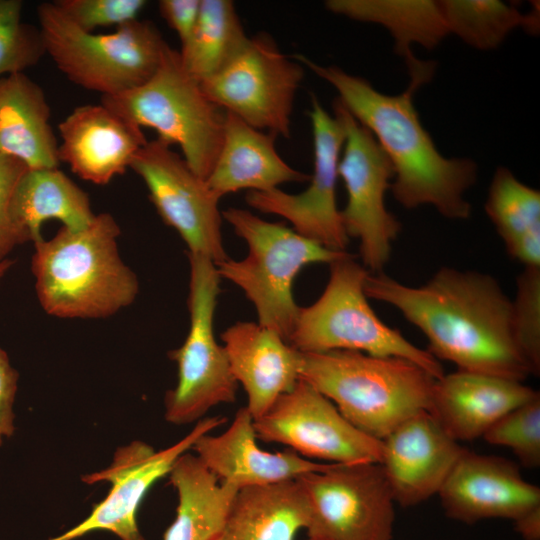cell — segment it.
Here are the masks:
<instances>
[{
  "instance_id": "6da1fadb",
  "label": "cell",
  "mask_w": 540,
  "mask_h": 540,
  "mask_svg": "<svg viewBox=\"0 0 540 540\" xmlns=\"http://www.w3.org/2000/svg\"><path fill=\"white\" fill-rule=\"evenodd\" d=\"M364 288L368 298L391 305L417 327L438 361L520 382L532 375L515 341L512 300L494 276L442 267L413 287L369 273Z\"/></svg>"
},
{
  "instance_id": "7a4b0ae2",
  "label": "cell",
  "mask_w": 540,
  "mask_h": 540,
  "mask_svg": "<svg viewBox=\"0 0 540 540\" xmlns=\"http://www.w3.org/2000/svg\"><path fill=\"white\" fill-rule=\"evenodd\" d=\"M293 58L334 87L337 99L373 134L394 168L390 190L396 201L406 209L432 206L451 220L470 217L465 194L477 180V164L439 152L414 106L417 87L409 84L404 92L388 95L338 66H324L302 54Z\"/></svg>"
},
{
  "instance_id": "3957f363",
  "label": "cell",
  "mask_w": 540,
  "mask_h": 540,
  "mask_svg": "<svg viewBox=\"0 0 540 540\" xmlns=\"http://www.w3.org/2000/svg\"><path fill=\"white\" fill-rule=\"evenodd\" d=\"M120 226L107 212L82 230L63 226L34 242L31 268L43 310L57 318L100 319L131 305L136 274L120 257Z\"/></svg>"
},
{
  "instance_id": "277c9868",
  "label": "cell",
  "mask_w": 540,
  "mask_h": 540,
  "mask_svg": "<svg viewBox=\"0 0 540 540\" xmlns=\"http://www.w3.org/2000/svg\"><path fill=\"white\" fill-rule=\"evenodd\" d=\"M299 379L330 399L356 428L379 440L428 411L436 380L409 360L349 350L300 352Z\"/></svg>"
},
{
  "instance_id": "5b68a950",
  "label": "cell",
  "mask_w": 540,
  "mask_h": 540,
  "mask_svg": "<svg viewBox=\"0 0 540 540\" xmlns=\"http://www.w3.org/2000/svg\"><path fill=\"white\" fill-rule=\"evenodd\" d=\"M45 53L77 86L101 97L141 86L158 69L168 44L158 28L139 18L111 33L80 29L53 2L37 6Z\"/></svg>"
},
{
  "instance_id": "8992f818",
  "label": "cell",
  "mask_w": 540,
  "mask_h": 540,
  "mask_svg": "<svg viewBox=\"0 0 540 540\" xmlns=\"http://www.w3.org/2000/svg\"><path fill=\"white\" fill-rule=\"evenodd\" d=\"M221 213L248 244V255L242 260L227 258L215 263L220 278L245 293L260 325L288 342L300 308L292 289L298 273L309 264H330L347 252L329 250L294 229L265 221L248 210L231 207Z\"/></svg>"
},
{
  "instance_id": "52a82bcc",
  "label": "cell",
  "mask_w": 540,
  "mask_h": 540,
  "mask_svg": "<svg viewBox=\"0 0 540 540\" xmlns=\"http://www.w3.org/2000/svg\"><path fill=\"white\" fill-rule=\"evenodd\" d=\"M330 265L321 296L300 307L288 343L302 353L358 351L373 356L409 360L436 379L444 375L440 362L386 325L373 311L365 293L369 271L350 253Z\"/></svg>"
},
{
  "instance_id": "ba28073f",
  "label": "cell",
  "mask_w": 540,
  "mask_h": 540,
  "mask_svg": "<svg viewBox=\"0 0 540 540\" xmlns=\"http://www.w3.org/2000/svg\"><path fill=\"white\" fill-rule=\"evenodd\" d=\"M101 103L158 138L176 144L192 171L206 180L223 139L226 111L205 93L169 45L154 75L139 87L101 97Z\"/></svg>"
},
{
  "instance_id": "9c48e42d",
  "label": "cell",
  "mask_w": 540,
  "mask_h": 540,
  "mask_svg": "<svg viewBox=\"0 0 540 540\" xmlns=\"http://www.w3.org/2000/svg\"><path fill=\"white\" fill-rule=\"evenodd\" d=\"M187 256L189 330L183 344L169 353L177 364V384L164 399L165 420L173 425L197 423L211 408L235 402L238 388L224 347L214 335L221 278L211 259L188 252Z\"/></svg>"
},
{
  "instance_id": "30bf717a",
  "label": "cell",
  "mask_w": 540,
  "mask_h": 540,
  "mask_svg": "<svg viewBox=\"0 0 540 540\" xmlns=\"http://www.w3.org/2000/svg\"><path fill=\"white\" fill-rule=\"evenodd\" d=\"M333 111L345 133L338 165L347 192L341 211L343 226L349 238L359 241L361 264L370 273H381L402 228L385 203L394 168L373 134L338 99Z\"/></svg>"
},
{
  "instance_id": "8fae6325",
  "label": "cell",
  "mask_w": 540,
  "mask_h": 540,
  "mask_svg": "<svg viewBox=\"0 0 540 540\" xmlns=\"http://www.w3.org/2000/svg\"><path fill=\"white\" fill-rule=\"evenodd\" d=\"M304 67L282 53L271 36L249 37L219 72L200 82L224 111L276 136H290L291 114Z\"/></svg>"
},
{
  "instance_id": "7c38bea8",
  "label": "cell",
  "mask_w": 540,
  "mask_h": 540,
  "mask_svg": "<svg viewBox=\"0 0 540 540\" xmlns=\"http://www.w3.org/2000/svg\"><path fill=\"white\" fill-rule=\"evenodd\" d=\"M297 480L309 505L308 538L392 540L395 501L380 463H332Z\"/></svg>"
},
{
  "instance_id": "4fadbf2b",
  "label": "cell",
  "mask_w": 540,
  "mask_h": 540,
  "mask_svg": "<svg viewBox=\"0 0 540 540\" xmlns=\"http://www.w3.org/2000/svg\"><path fill=\"white\" fill-rule=\"evenodd\" d=\"M257 438L279 443L300 456L325 463H380L382 440L350 423L325 395L300 380L254 420Z\"/></svg>"
},
{
  "instance_id": "5bb4252c",
  "label": "cell",
  "mask_w": 540,
  "mask_h": 540,
  "mask_svg": "<svg viewBox=\"0 0 540 540\" xmlns=\"http://www.w3.org/2000/svg\"><path fill=\"white\" fill-rule=\"evenodd\" d=\"M130 169L143 180L157 213L178 232L188 253L205 256L214 263L228 258L221 233L220 199L169 143L158 137L147 141L134 156Z\"/></svg>"
},
{
  "instance_id": "9a60e30c",
  "label": "cell",
  "mask_w": 540,
  "mask_h": 540,
  "mask_svg": "<svg viewBox=\"0 0 540 540\" xmlns=\"http://www.w3.org/2000/svg\"><path fill=\"white\" fill-rule=\"evenodd\" d=\"M226 421L223 416L203 418L185 437L158 451L140 440L119 447L107 468L82 477L88 484L109 482L111 489L107 496L78 525L47 540H74L99 530L109 531L120 540H145L137 524V512L145 495L169 474L177 458L191 450L200 436Z\"/></svg>"
},
{
  "instance_id": "2e32d148",
  "label": "cell",
  "mask_w": 540,
  "mask_h": 540,
  "mask_svg": "<svg viewBox=\"0 0 540 540\" xmlns=\"http://www.w3.org/2000/svg\"><path fill=\"white\" fill-rule=\"evenodd\" d=\"M313 133L314 169L309 186L290 194L275 188L248 191L245 201L253 209L288 220L300 235L336 252H346L349 237L337 207L338 165L345 141L344 128L315 96L309 112Z\"/></svg>"
},
{
  "instance_id": "e0dca14e",
  "label": "cell",
  "mask_w": 540,
  "mask_h": 540,
  "mask_svg": "<svg viewBox=\"0 0 540 540\" xmlns=\"http://www.w3.org/2000/svg\"><path fill=\"white\" fill-rule=\"evenodd\" d=\"M445 515L465 524L488 519L515 522L540 507V488L507 458L466 451L440 489Z\"/></svg>"
},
{
  "instance_id": "ac0fdd59",
  "label": "cell",
  "mask_w": 540,
  "mask_h": 540,
  "mask_svg": "<svg viewBox=\"0 0 540 540\" xmlns=\"http://www.w3.org/2000/svg\"><path fill=\"white\" fill-rule=\"evenodd\" d=\"M382 442L380 465L395 503L403 507L438 495L466 451L428 411L401 423Z\"/></svg>"
},
{
  "instance_id": "d6986e66",
  "label": "cell",
  "mask_w": 540,
  "mask_h": 540,
  "mask_svg": "<svg viewBox=\"0 0 540 540\" xmlns=\"http://www.w3.org/2000/svg\"><path fill=\"white\" fill-rule=\"evenodd\" d=\"M59 161L79 178L106 185L123 175L147 139L142 128L102 103L75 107L58 125Z\"/></svg>"
},
{
  "instance_id": "ffe728a7",
  "label": "cell",
  "mask_w": 540,
  "mask_h": 540,
  "mask_svg": "<svg viewBox=\"0 0 540 540\" xmlns=\"http://www.w3.org/2000/svg\"><path fill=\"white\" fill-rule=\"evenodd\" d=\"M257 439L254 419L244 406L224 432L203 434L191 450L220 482L238 490L295 480L332 464L308 460L288 448L269 452L257 444Z\"/></svg>"
},
{
  "instance_id": "44dd1931",
  "label": "cell",
  "mask_w": 540,
  "mask_h": 540,
  "mask_svg": "<svg viewBox=\"0 0 540 540\" xmlns=\"http://www.w3.org/2000/svg\"><path fill=\"white\" fill-rule=\"evenodd\" d=\"M537 394L520 381L458 370L435 380L428 412L456 441H473Z\"/></svg>"
},
{
  "instance_id": "7402d4cb",
  "label": "cell",
  "mask_w": 540,
  "mask_h": 540,
  "mask_svg": "<svg viewBox=\"0 0 540 540\" xmlns=\"http://www.w3.org/2000/svg\"><path fill=\"white\" fill-rule=\"evenodd\" d=\"M221 340L231 372L253 419L263 416L299 381L300 352L275 331L254 322L229 326Z\"/></svg>"
},
{
  "instance_id": "603a6c76",
  "label": "cell",
  "mask_w": 540,
  "mask_h": 540,
  "mask_svg": "<svg viewBox=\"0 0 540 540\" xmlns=\"http://www.w3.org/2000/svg\"><path fill=\"white\" fill-rule=\"evenodd\" d=\"M276 137L226 112L220 151L205 180L211 191L221 199L241 190L263 192L283 183L309 181L310 175L280 157L275 149Z\"/></svg>"
},
{
  "instance_id": "cb8c5ba5",
  "label": "cell",
  "mask_w": 540,
  "mask_h": 540,
  "mask_svg": "<svg viewBox=\"0 0 540 540\" xmlns=\"http://www.w3.org/2000/svg\"><path fill=\"white\" fill-rule=\"evenodd\" d=\"M325 6L332 13L386 28L394 39L395 52L406 63L409 83L421 87L432 79L434 63L417 59L412 45L433 49L448 35L438 1L328 0Z\"/></svg>"
},
{
  "instance_id": "d4e9b609",
  "label": "cell",
  "mask_w": 540,
  "mask_h": 540,
  "mask_svg": "<svg viewBox=\"0 0 540 540\" xmlns=\"http://www.w3.org/2000/svg\"><path fill=\"white\" fill-rule=\"evenodd\" d=\"M50 117L44 90L25 72L0 78V155L28 168L58 167L59 143Z\"/></svg>"
},
{
  "instance_id": "484cf974",
  "label": "cell",
  "mask_w": 540,
  "mask_h": 540,
  "mask_svg": "<svg viewBox=\"0 0 540 540\" xmlns=\"http://www.w3.org/2000/svg\"><path fill=\"white\" fill-rule=\"evenodd\" d=\"M309 520L308 501L297 479L244 487L234 497L218 540H295Z\"/></svg>"
},
{
  "instance_id": "4316f807",
  "label": "cell",
  "mask_w": 540,
  "mask_h": 540,
  "mask_svg": "<svg viewBox=\"0 0 540 540\" xmlns=\"http://www.w3.org/2000/svg\"><path fill=\"white\" fill-rule=\"evenodd\" d=\"M168 475L178 505L163 540H218L238 489L220 482L189 452L177 458Z\"/></svg>"
},
{
  "instance_id": "83f0119b",
  "label": "cell",
  "mask_w": 540,
  "mask_h": 540,
  "mask_svg": "<svg viewBox=\"0 0 540 540\" xmlns=\"http://www.w3.org/2000/svg\"><path fill=\"white\" fill-rule=\"evenodd\" d=\"M10 211L33 243L42 238L41 227L48 220L77 231L96 216L88 194L58 167H27L12 191Z\"/></svg>"
},
{
  "instance_id": "f1b7e54d",
  "label": "cell",
  "mask_w": 540,
  "mask_h": 540,
  "mask_svg": "<svg viewBox=\"0 0 540 540\" xmlns=\"http://www.w3.org/2000/svg\"><path fill=\"white\" fill-rule=\"evenodd\" d=\"M485 212L508 254L524 267H540V191L499 166L489 185Z\"/></svg>"
},
{
  "instance_id": "f546056e",
  "label": "cell",
  "mask_w": 540,
  "mask_h": 540,
  "mask_svg": "<svg viewBox=\"0 0 540 540\" xmlns=\"http://www.w3.org/2000/svg\"><path fill=\"white\" fill-rule=\"evenodd\" d=\"M248 40L232 1L201 0L194 30L179 51L181 62L202 82L224 68Z\"/></svg>"
},
{
  "instance_id": "4dcf8cb0",
  "label": "cell",
  "mask_w": 540,
  "mask_h": 540,
  "mask_svg": "<svg viewBox=\"0 0 540 540\" xmlns=\"http://www.w3.org/2000/svg\"><path fill=\"white\" fill-rule=\"evenodd\" d=\"M438 4L448 34L478 50L495 49L516 28L533 34L539 30L538 4H532L528 13L498 0H440Z\"/></svg>"
},
{
  "instance_id": "1f68e13d",
  "label": "cell",
  "mask_w": 540,
  "mask_h": 540,
  "mask_svg": "<svg viewBox=\"0 0 540 540\" xmlns=\"http://www.w3.org/2000/svg\"><path fill=\"white\" fill-rule=\"evenodd\" d=\"M23 5L0 0V78L24 72L46 54L39 27L23 21Z\"/></svg>"
},
{
  "instance_id": "d6a6232c",
  "label": "cell",
  "mask_w": 540,
  "mask_h": 540,
  "mask_svg": "<svg viewBox=\"0 0 540 540\" xmlns=\"http://www.w3.org/2000/svg\"><path fill=\"white\" fill-rule=\"evenodd\" d=\"M509 448L526 468L540 465V393L497 420L482 437Z\"/></svg>"
},
{
  "instance_id": "836d02e7",
  "label": "cell",
  "mask_w": 540,
  "mask_h": 540,
  "mask_svg": "<svg viewBox=\"0 0 540 540\" xmlns=\"http://www.w3.org/2000/svg\"><path fill=\"white\" fill-rule=\"evenodd\" d=\"M512 300L516 344L532 375L540 373V267H525L516 281Z\"/></svg>"
},
{
  "instance_id": "e575fe53",
  "label": "cell",
  "mask_w": 540,
  "mask_h": 540,
  "mask_svg": "<svg viewBox=\"0 0 540 540\" xmlns=\"http://www.w3.org/2000/svg\"><path fill=\"white\" fill-rule=\"evenodd\" d=\"M53 4L75 25L87 32L98 27L121 26L138 19L145 0H54Z\"/></svg>"
},
{
  "instance_id": "d590c367",
  "label": "cell",
  "mask_w": 540,
  "mask_h": 540,
  "mask_svg": "<svg viewBox=\"0 0 540 540\" xmlns=\"http://www.w3.org/2000/svg\"><path fill=\"white\" fill-rule=\"evenodd\" d=\"M26 168L27 166L19 159L0 155V263L8 258L16 246L30 241L10 211L12 191Z\"/></svg>"
},
{
  "instance_id": "8d00e7d4",
  "label": "cell",
  "mask_w": 540,
  "mask_h": 540,
  "mask_svg": "<svg viewBox=\"0 0 540 540\" xmlns=\"http://www.w3.org/2000/svg\"><path fill=\"white\" fill-rule=\"evenodd\" d=\"M18 372L0 347V446L14 432L13 405L17 392Z\"/></svg>"
},
{
  "instance_id": "74e56055",
  "label": "cell",
  "mask_w": 540,
  "mask_h": 540,
  "mask_svg": "<svg viewBox=\"0 0 540 540\" xmlns=\"http://www.w3.org/2000/svg\"><path fill=\"white\" fill-rule=\"evenodd\" d=\"M201 0H160L159 13L178 35L181 45L190 38L196 25Z\"/></svg>"
},
{
  "instance_id": "f35d334b",
  "label": "cell",
  "mask_w": 540,
  "mask_h": 540,
  "mask_svg": "<svg viewBox=\"0 0 540 540\" xmlns=\"http://www.w3.org/2000/svg\"><path fill=\"white\" fill-rule=\"evenodd\" d=\"M515 531L524 540H540V507L513 522Z\"/></svg>"
},
{
  "instance_id": "ab89813d",
  "label": "cell",
  "mask_w": 540,
  "mask_h": 540,
  "mask_svg": "<svg viewBox=\"0 0 540 540\" xmlns=\"http://www.w3.org/2000/svg\"><path fill=\"white\" fill-rule=\"evenodd\" d=\"M13 264L14 260H11L9 258L5 259L3 262L0 263V282L6 275V273L10 270Z\"/></svg>"
},
{
  "instance_id": "60d3db41",
  "label": "cell",
  "mask_w": 540,
  "mask_h": 540,
  "mask_svg": "<svg viewBox=\"0 0 540 540\" xmlns=\"http://www.w3.org/2000/svg\"><path fill=\"white\" fill-rule=\"evenodd\" d=\"M307 540H321V539L308 538Z\"/></svg>"
}]
</instances>
